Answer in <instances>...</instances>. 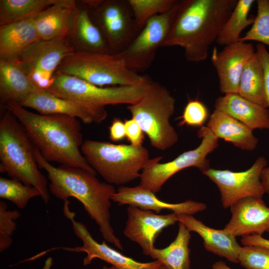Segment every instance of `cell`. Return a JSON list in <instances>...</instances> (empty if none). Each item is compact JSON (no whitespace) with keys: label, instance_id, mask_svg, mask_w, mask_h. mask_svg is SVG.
<instances>
[{"label":"cell","instance_id":"6da1fadb","mask_svg":"<svg viewBox=\"0 0 269 269\" xmlns=\"http://www.w3.org/2000/svg\"><path fill=\"white\" fill-rule=\"evenodd\" d=\"M34 153L39 168L47 173L51 193L64 201L69 197L78 200L98 226L105 241L123 251L111 223V200L117 191L114 186L100 181L96 174L85 169L63 165L53 166L44 159L36 147Z\"/></svg>","mask_w":269,"mask_h":269},{"label":"cell","instance_id":"7a4b0ae2","mask_svg":"<svg viewBox=\"0 0 269 269\" xmlns=\"http://www.w3.org/2000/svg\"><path fill=\"white\" fill-rule=\"evenodd\" d=\"M23 127L35 147L48 162L82 168L97 174L83 155L80 121L65 115H43L9 102L4 107Z\"/></svg>","mask_w":269,"mask_h":269},{"label":"cell","instance_id":"3957f363","mask_svg":"<svg viewBox=\"0 0 269 269\" xmlns=\"http://www.w3.org/2000/svg\"><path fill=\"white\" fill-rule=\"evenodd\" d=\"M237 0H182L162 47L183 48L186 59L199 62L208 56Z\"/></svg>","mask_w":269,"mask_h":269},{"label":"cell","instance_id":"277c9868","mask_svg":"<svg viewBox=\"0 0 269 269\" xmlns=\"http://www.w3.org/2000/svg\"><path fill=\"white\" fill-rule=\"evenodd\" d=\"M0 120V172L37 188L47 204L48 181L39 170L35 146L17 118L5 108Z\"/></svg>","mask_w":269,"mask_h":269},{"label":"cell","instance_id":"5b68a950","mask_svg":"<svg viewBox=\"0 0 269 269\" xmlns=\"http://www.w3.org/2000/svg\"><path fill=\"white\" fill-rule=\"evenodd\" d=\"M81 151L89 164L106 182L128 183L137 178L150 158L147 149L132 144H116L87 139Z\"/></svg>","mask_w":269,"mask_h":269},{"label":"cell","instance_id":"8992f818","mask_svg":"<svg viewBox=\"0 0 269 269\" xmlns=\"http://www.w3.org/2000/svg\"><path fill=\"white\" fill-rule=\"evenodd\" d=\"M152 81L148 76L139 85L102 87L73 76L56 72L46 90L60 98L85 104L106 119V106L136 103L144 96Z\"/></svg>","mask_w":269,"mask_h":269},{"label":"cell","instance_id":"52a82bcc","mask_svg":"<svg viewBox=\"0 0 269 269\" xmlns=\"http://www.w3.org/2000/svg\"><path fill=\"white\" fill-rule=\"evenodd\" d=\"M175 99L169 91L152 81L144 96L127 108L155 148L164 151L174 145L178 136L170 123L175 112Z\"/></svg>","mask_w":269,"mask_h":269},{"label":"cell","instance_id":"ba28073f","mask_svg":"<svg viewBox=\"0 0 269 269\" xmlns=\"http://www.w3.org/2000/svg\"><path fill=\"white\" fill-rule=\"evenodd\" d=\"M56 72L102 87L139 85L148 77L130 70L117 54L82 51L65 57Z\"/></svg>","mask_w":269,"mask_h":269},{"label":"cell","instance_id":"9c48e42d","mask_svg":"<svg viewBox=\"0 0 269 269\" xmlns=\"http://www.w3.org/2000/svg\"><path fill=\"white\" fill-rule=\"evenodd\" d=\"M93 21L112 54L124 50L137 36V26L128 0H85Z\"/></svg>","mask_w":269,"mask_h":269},{"label":"cell","instance_id":"30bf717a","mask_svg":"<svg viewBox=\"0 0 269 269\" xmlns=\"http://www.w3.org/2000/svg\"><path fill=\"white\" fill-rule=\"evenodd\" d=\"M197 135L201 142L196 148L183 152L171 161L160 163L162 156L149 158L140 173L139 185L155 194L171 176L185 168L195 167L202 172L210 168L206 157L219 145L218 138L205 126L199 129Z\"/></svg>","mask_w":269,"mask_h":269},{"label":"cell","instance_id":"8fae6325","mask_svg":"<svg viewBox=\"0 0 269 269\" xmlns=\"http://www.w3.org/2000/svg\"><path fill=\"white\" fill-rule=\"evenodd\" d=\"M180 0L169 11L156 15L146 22L137 36L117 55L130 70L142 72L151 66L158 48L162 47L179 9Z\"/></svg>","mask_w":269,"mask_h":269},{"label":"cell","instance_id":"7c38bea8","mask_svg":"<svg viewBox=\"0 0 269 269\" xmlns=\"http://www.w3.org/2000/svg\"><path fill=\"white\" fill-rule=\"evenodd\" d=\"M75 51L68 37L39 39L22 52L18 61L38 89L47 90L61 62Z\"/></svg>","mask_w":269,"mask_h":269},{"label":"cell","instance_id":"4fadbf2b","mask_svg":"<svg viewBox=\"0 0 269 269\" xmlns=\"http://www.w3.org/2000/svg\"><path fill=\"white\" fill-rule=\"evenodd\" d=\"M267 163L265 157L260 156L245 171L235 172L210 168L202 173L216 184L221 193L222 205L227 208L246 197L263 198L265 191L261 176Z\"/></svg>","mask_w":269,"mask_h":269},{"label":"cell","instance_id":"5bb4252c","mask_svg":"<svg viewBox=\"0 0 269 269\" xmlns=\"http://www.w3.org/2000/svg\"><path fill=\"white\" fill-rule=\"evenodd\" d=\"M72 222L75 235L82 242L81 246L52 248V250L61 249L64 251L85 253L86 257L83 260L85 266L91 263L93 260L99 259L106 262L117 269H159L162 264L157 260L148 263L137 262L127 257L109 246L105 242L100 243L92 236L86 226L74 219L75 214L70 210L64 213Z\"/></svg>","mask_w":269,"mask_h":269},{"label":"cell","instance_id":"9a60e30c","mask_svg":"<svg viewBox=\"0 0 269 269\" xmlns=\"http://www.w3.org/2000/svg\"><path fill=\"white\" fill-rule=\"evenodd\" d=\"M127 213L128 219L124 234L129 240L139 245L142 253L146 256H149L155 248V239L161 231L177 222V213L174 212L159 215L151 211L129 206Z\"/></svg>","mask_w":269,"mask_h":269},{"label":"cell","instance_id":"2e32d148","mask_svg":"<svg viewBox=\"0 0 269 269\" xmlns=\"http://www.w3.org/2000/svg\"><path fill=\"white\" fill-rule=\"evenodd\" d=\"M256 52L249 42L237 41L226 45L217 52L213 50L211 61L215 67L222 93L238 94L240 78L244 68Z\"/></svg>","mask_w":269,"mask_h":269},{"label":"cell","instance_id":"e0dca14e","mask_svg":"<svg viewBox=\"0 0 269 269\" xmlns=\"http://www.w3.org/2000/svg\"><path fill=\"white\" fill-rule=\"evenodd\" d=\"M231 217L223 229L235 237L269 232V207L261 197H249L230 207Z\"/></svg>","mask_w":269,"mask_h":269},{"label":"cell","instance_id":"ac0fdd59","mask_svg":"<svg viewBox=\"0 0 269 269\" xmlns=\"http://www.w3.org/2000/svg\"><path fill=\"white\" fill-rule=\"evenodd\" d=\"M19 104L33 109L40 115H67L86 124H100L106 119L85 104L60 98L46 90H36Z\"/></svg>","mask_w":269,"mask_h":269},{"label":"cell","instance_id":"d6986e66","mask_svg":"<svg viewBox=\"0 0 269 269\" xmlns=\"http://www.w3.org/2000/svg\"><path fill=\"white\" fill-rule=\"evenodd\" d=\"M111 200L119 205L127 204L144 210L154 211L156 213L163 210H169L177 214L192 215L207 208L205 204L191 200L179 203L164 202L158 199L154 193L139 185L120 187Z\"/></svg>","mask_w":269,"mask_h":269},{"label":"cell","instance_id":"ffe728a7","mask_svg":"<svg viewBox=\"0 0 269 269\" xmlns=\"http://www.w3.org/2000/svg\"><path fill=\"white\" fill-rule=\"evenodd\" d=\"M68 38L75 51L111 53L103 34L91 19L87 6L82 0L77 2Z\"/></svg>","mask_w":269,"mask_h":269},{"label":"cell","instance_id":"44dd1931","mask_svg":"<svg viewBox=\"0 0 269 269\" xmlns=\"http://www.w3.org/2000/svg\"><path fill=\"white\" fill-rule=\"evenodd\" d=\"M178 222L182 223L191 232L199 234L203 240L205 249L213 254L226 258L233 263H239L238 256L240 246L236 237L222 230L210 228L191 215L177 214Z\"/></svg>","mask_w":269,"mask_h":269},{"label":"cell","instance_id":"7402d4cb","mask_svg":"<svg viewBox=\"0 0 269 269\" xmlns=\"http://www.w3.org/2000/svg\"><path fill=\"white\" fill-rule=\"evenodd\" d=\"M77 4L74 0H57L39 12L34 23L40 39L68 37Z\"/></svg>","mask_w":269,"mask_h":269},{"label":"cell","instance_id":"603a6c76","mask_svg":"<svg viewBox=\"0 0 269 269\" xmlns=\"http://www.w3.org/2000/svg\"><path fill=\"white\" fill-rule=\"evenodd\" d=\"M215 109L222 111L253 130L269 129V110L238 94H228L215 100Z\"/></svg>","mask_w":269,"mask_h":269},{"label":"cell","instance_id":"cb8c5ba5","mask_svg":"<svg viewBox=\"0 0 269 269\" xmlns=\"http://www.w3.org/2000/svg\"><path fill=\"white\" fill-rule=\"evenodd\" d=\"M34 18L0 26V59L17 61L28 46L40 39Z\"/></svg>","mask_w":269,"mask_h":269},{"label":"cell","instance_id":"d4e9b609","mask_svg":"<svg viewBox=\"0 0 269 269\" xmlns=\"http://www.w3.org/2000/svg\"><path fill=\"white\" fill-rule=\"evenodd\" d=\"M38 89L19 62L0 59V99L19 104Z\"/></svg>","mask_w":269,"mask_h":269},{"label":"cell","instance_id":"484cf974","mask_svg":"<svg viewBox=\"0 0 269 269\" xmlns=\"http://www.w3.org/2000/svg\"><path fill=\"white\" fill-rule=\"evenodd\" d=\"M208 128L219 139L229 141L242 150H254L258 139L253 130L227 114L215 109L207 123Z\"/></svg>","mask_w":269,"mask_h":269},{"label":"cell","instance_id":"4316f807","mask_svg":"<svg viewBox=\"0 0 269 269\" xmlns=\"http://www.w3.org/2000/svg\"><path fill=\"white\" fill-rule=\"evenodd\" d=\"M175 240L163 249L154 248L149 256L160 262L167 269H190V231L181 222Z\"/></svg>","mask_w":269,"mask_h":269},{"label":"cell","instance_id":"83f0119b","mask_svg":"<svg viewBox=\"0 0 269 269\" xmlns=\"http://www.w3.org/2000/svg\"><path fill=\"white\" fill-rule=\"evenodd\" d=\"M238 94L262 107H269L263 66L256 51L244 68L240 80Z\"/></svg>","mask_w":269,"mask_h":269},{"label":"cell","instance_id":"f1b7e54d","mask_svg":"<svg viewBox=\"0 0 269 269\" xmlns=\"http://www.w3.org/2000/svg\"><path fill=\"white\" fill-rule=\"evenodd\" d=\"M254 0H238L229 17L224 23L216 43L226 46L237 42L242 31L253 23L255 16H249Z\"/></svg>","mask_w":269,"mask_h":269},{"label":"cell","instance_id":"f546056e","mask_svg":"<svg viewBox=\"0 0 269 269\" xmlns=\"http://www.w3.org/2000/svg\"><path fill=\"white\" fill-rule=\"evenodd\" d=\"M57 0H0V26L35 17Z\"/></svg>","mask_w":269,"mask_h":269},{"label":"cell","instance_id":"4dcf8cb0","mask_svg":"<svg viewBox=\"0 0 269 269\" xmlns=\"http://www.w3.org/2000/svg\"><path fill=\"white\" fill-rule=\"evenodd\" d=\"M40 196L35 187L12 178H0V198L10 201L19 209L24 208L32 198Z\"/></svg>","mask_w":269,"mask_h":269},{"label":"cell","instance_id":"1f68e13d","mask_svg":"<svg viewBox=\"0 0 269 269\" xmlns=\"http://www.w3.org/2000/svg\"><path fill=\"white\" fill-rule=\"evenodd\" d=\"M135 22L141 30L151 17L170 10L178 0H128Z\"/></svg>","mask_w":269,"mask_h":269},{"label":"cell","instance_id":"d6a6232c","mask_svg":"<svg viewBox=\"0 0 269 269\" xmlns=\"http://www.w3.org/2000/svg\"><path fill=\"white\" fill-rule=\"evenodd\" d=\"M257 13L251 28L238 41H256L269 46V0H258Z\"/></svg>","mask_w":269,"mask_h":269},{"label":"cell","instance_id":"836d02e7","mask_svg":"<svg viewBox=\"0 0 269 269\" xmlns=\"http://www.w3.org/2000/svg\"><path fill=\"white\" fill-rule=\"evenodd\" d=\"M238 260L247 269H269V249L260 246H241Z\"/></svg>","mask_w":269,"mask_h":269},{"label":"cell","instance_id":"e575fe53","mask_svg":"<svg viewBox=\"0 0 269 269\" xmlns=\"http://www.w3.org/2000/svg\"><path fill=\"white\" fill-rule=\"evenodd\" d=\"M20 214L17 210L7 209V204L0 201V252L8 248L12 243L11 238L16 228L15 220Z\"/></svg>","mask_w":269,"mask_h":269},{"label":"cell","instance_id":"d590c367","mask_svg":"<svg viewBox=\"0 0 269 269\" xmlns=\"http://www.w3.org/2000/svg\"><path fill=\"white\" fill-rule=\"evenodd\" d=\"M208 115V109L203 103L197 100H189L184 109L182 116L178 118L181 120L178 125L182 126L185 125L201 128L204 126Z\"/></svg>","mask_w":269,"mask_h":269},{"label":"cell","instance_id":"8d00e7d4","mask_svg":"<svg viewBox=\"0 0 269 269\" xmlns=\"http://www.w3.org/2000/svg\"><path fill=\"white\" fill-rule=\"evenodd\" d=\"M126 137L131 144L134 146L142 145L144 139V133L133 118L124 121Z\"/></svg>","mask_w":269,"mask_h":269},{"label":"cell","instance_id":"74e56055","mask_svg":"<svg viewBox=\"0 0 269 269\" xmlns=\"http://www.w3.org/2000/svg\"><path fill=\"white\" fill-rule=\"evenodd\" d=\"M263 66L266 95L269 107V52L264 45H257L256 50Z\"/></svg>","mask_w":269,"mask_h":269},{"label":"cell","instance_id":"f35d334b","mask_svg":"<svg viewBox=\"0 0 269 269\" xmlns=\"http://www.w3.org/2000/svg\"><path fill=\"white\" fill-rule=\"evenodd\" d=\"M109 138L114 142L123 140L126 137V129L124 122L119 118H114L110 126Z\"/></svg>","mask_w":269,"mask_h":269},{"label":"cell","instance_id":"ab89813d","mask_svg":"<svg viewBox=\"0 0 269 269\" xmlns=\"http://www.w3.org/2000/svg\"><path fill=\"white\" fill-rule=\"evenodd\" d=\"M241 242L243 246H254L264 247L269 249V239L262 235H253L242 237Z\"/></svg>","mask_w":269,"mask_h":269},{"label":"cell","instance_id":"60d3db41","mask_svg":"<svg viewBox=\"0 0 269 269\" xmlns=\"http://www.w3.org/2000/svg\"><path fill=\"white\" fill-rule=\"evenodd\" d=\"M261 179L265 193L269 195V167L266 166L263 169Z\"/></svg>","mask_w":269,"mask_h":269},{"label":"cell","instance_id":"b9f144b4","mask_svg":"<svg viewBox=\"0 0 269 269\" xmlns=\"http://www.w3.org/2000/svg\"><path fill=\"white\" fill-rule=\"evenodd\" d=\"M212 269H232L228 266L225 262L220 261L215 262L212 266Z\"/></svg>","mask_w":269,"mask_h":269},{"label":"cell","instance_id":"7bdbcfd3","mask_svg":"<svg viewBox=\"0 0 269 269\" xmlns=\"http://www.w3.org/2000/svg\"><path fill=\"white\" fill-rule=\"evenodd\" d=\"M50 265H51V260H48V262H46V264H45V266L44 268V269H49L50 268Z\"/></svg>","mask_w":269,"mask_h":269},{"label":"cell","instance_id":"ee69618b","mask_svg":"<svg viewBox=\"0 0 269 269\" xmlns=\"http://www.w3.org/2000/svg\"><path fill=\"white\" fill-rule=\"evenodd\" d=\"M117 269L115 267H113V266H112L110 268H108L107 267H104L103 269Z\"/></svg>","mask_w":269,"mask_h":269},{"label":"cell","instance_id":"f6af8a7d","mask_svg":"<svg viewBox=\"0 0 269 269\" xmlns=\"http://www.w3.org/2000/svg\"><path fill=\"white\" fill-rule=\"evenodd\" d=\"M159 269H167L163 265L161 266Z\"/></svg>","mask_w":269,"mask_h":269},{"label":"cell","instance_id":"bcb514c9","mask_svg":"<svg viewBox=\"0 0 269 269\" xmlns=\"http://www.w3.org/2000/svg\"></svg>","mask_w":269,"mask_h":269}]
</instances>
